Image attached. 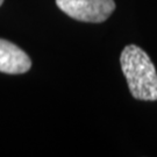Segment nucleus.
I'll use <instances>...</instances> for the list:
<instances>
[{"instance_id": "1", "label": "nucleus", "mask_w": 157, "mask_h": 157, "mask_svg": "<svg viewBox=\"0 0 157 157\" xmlns=\"http://www.w3.org/2000/svg\"><path fill=\"white\" fill-rule=\"evenodd\" d=\"M120 63L132 95L137 100H157V72L150 57L135 44L124 48Z\"/></svg>"}, {"instance_id": "2", "label": "nucleus", "mask_w": 157, "mask_h": 157, "mask_svg": "<svg viewBox=\"0 0 157 157\" xmlns=\"http://www.w3.org/2000/svg\"><path fill=\"white\" fill-rule=\"evenodd\" d=\"M56 5L72 19L93 23L104 22L115 10L114 0H56Z\"/></svg>"}, {"instance_id": "3", "label": "nucleus", "mask_w": 157, "mask_h": 157, "mask_svg": "<svg viewBox=\"0 0 157 157\" xmlns=\"http://www.w3.org/2000/svg\"><path fill=\"white\" fill-rule=\"evenodd\" d=\"M30 67L32 61L21 48L0 39V72L20 75L27 72Z\"/></svg>"}, {"instance_id": "4", "label": "nucleus", "mask_w": 157, "mask_h": 157, "mask_svg": "<svg viewBox=\"0 0 157 157\" xmlns=\"http://www.w3.org/2000/svg\"><path fill=\"white\" fill-rule=\"evenodd\" d=\"M2 2H4V0H0V6L2 5Z\"/></svg>"}]
</instances>
